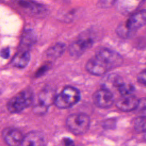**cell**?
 <instances>
[{
    "mask_svg": "<svg viewBox=\"0 0 146 146\" xmlns=\"http://www.w3.org/2000/svg\"><path fill=\"white\" fill-rule=\"evenodd\" d=\"M30 60V54L29 50L19 48L11 60V64L15 67L24 68L28 65Z\"/></svg>",
    "mask_w": 146,
    "mask_h": 146,
    "instance_id": "obj_12",
    "label": "cell"
},
{
    "mask_svg": "<svg viewBox=\"0 0 146 146\" xmlns=\"http://www.w3.org/2000/svg\"><path fill=\"white\" fill-rule=\"evenodd\" d=\"M1 56L3 58H5V59L8 58L10 55V49L8 47L3 48L1 50Z\"/></svg>",
    "mask_w": 146,
    "mask_h": 146,
    "instance_id": "obj_20",
    "label": "cell"
},
{
    "mask_svg": "<svg viewBox=\"0 0 146 146\" xmlns=\"http://www.w3.org/2000/svg\"><path fill=\"white\" fill-rule=\"evenodd\" d=\"M18 3L22 8L26 10L27 13L33 14H40L44 9L40 4L33 1H21L18 2Z\"/></svg>",
    "mask_w": 146,
    "mask_h": 146,
    "instance_id": "obj_14",
    "label": "cell"
},
{
    "mask_svg": "<svg viewBox=\"0 0 146 146\" xmlns=\"http://www.w3.org/2000/svg\"><path fill=\"white\" fill-rule=\"evenodd\" d=\"M64 146H74V143L70 138H64L63 140Z\"/></svg>",
    "mask_w": 146,
    "mask_h": 146,
    "instance_id": "obj_22",
    "label": "cell"
},
{
    "mask_svg": "<svg viewBox=\"0 0 146 146\" xmlns=\"http://www.w3.org/2000/svg\"><path fill=\"white\" fill-rule=\"evenodd\" d=\"M94 104L100 108L110 107L114 102L112 92L106 88H102L95 92L92 96Z\"/></svg>",
    "mask_w": 146,
    "mask_h": 146,
    "instance_id": "obj_7",
    "label": "cell"
},
{
    "mask_svg": "<svg viewBox=\"0 0 146 146\" xmlns=\"http://www.w3.org/2000/svg\"><path fill=\"white\" fill-rule=\"evenodd\" d=\"M94 41L91 38H81L72 42L69 46L70 54L72 56L82 55L93 44Z\"/></svg>",
    "mask_w": 146,
    "mask_h": 146,
    "instance_id": "obj_8",
    "label": "cell"
},
{
    "mask_svg": "<svg viewBox=\"0 0 146 146\" xmlns=\"http://www.w3.org/2000/svg\"><path fill=\"white\" fill-rule=\"evenodd\" d=\"M115 125V121L113 120H108L104 121V127L105 128H111L112 127H113Z\"/></svg>",
    "mask_w": 146,
    "mask_h": 146,
    "instance_id": "obj_21",
    "label": "cell"
},
{
    "mask_svg": "<svg viewBox=\"0 0 146 146\" xmlns=\"http://www.w3.org/2000/svg\"><path fill=\"white\" fill-rule=\"evenodd\" d=\"M123 61V58L117 52L103 48L88 59L86 64V69L92 75L100 76L119 67Z\"/></svg>",
    "mask_w": 146,
    "mask_h": 146,
    "instance_id": "obj_1",
    "label": "cell"
},
{
    "mask_svg": "<svg viewBox=\"0 0 146 146\" xmlns=\"http://www.w3.org/2000/svg\"><path fill=\"white\" fill-rule=\"evenodd\" d=\"M90 123L89 116L83 113L71 114L66 120V124L68 129L76 135L86 133L90 128Z\"/></svg>",
    "mask_w": 146,
    "mask_h": 146,
    "instance_id": "obj_4",
    "label": "cell"
},
{
    "mask_svg": "<svg viewBox=\"0 0 146 146\" xmlns=\"http://www.w3.org/2000/svg\"><path fill=\"white\" fill-rule=\"evenodd\" d=\"M56 95L54 90L50 87L42 89L38 95L37 103L33 107L34 112L40 115L45 113L48 108L54 104Z\"/></svg>",
    "mask_w": 146,
    "mask_h": 146,
    "instance_id": "obj_5",
    "label": "cell"
},
{
    "mask_svg": "<svg viewBox=\"0 0 146 146\" xmlns=\"http://www.w3.org/2000/svg\"><path fill=\"white\" fill-rule=\"evenodd\" d=\"M33 101V92L31 89L27 88L20 91L8 101L7 108L11 113H19L29 107Z\"/></svg>",
    "mask_w": 146,
    "mask_h": 146,
    "instance_id": "obj_2",
    "label": "cell"
},
{
    "mask_svg": "<svg viewBox=\"0 0 146 146\" xmlns=\"http://www.w3.org/2000/svg\"><path fill=\"white\" fill-rule=\"evenodd\" d=\"M145 24L146 10H141L132 14L125 23L121 25L131 35Z\"/></svg>",
    "mask_w": 146,
    "mask_h": 146,
    "instance_id": "obj_6",
    "label": "cell"
},
{
    "mask_svg": "<svg viewBox=\"0 0 146 146\" xmlns=\"http://www.w3.org/2000/svg\"><path fill=\"white\" fill-rule=\"evenodd\" d=\"M36 36L35 33L31 29H27L23 33L19 48L29 50V48L36 42Z\"/></svg>",
    "mask_w": 146,
    "mask_h": 146,
    "instance_id": "obj_13",
    "label": "cell"
},
{
    "mask_svg": "<svg viewBox=\"0 0 146 146\" xmlns=\"http://www.w3.org/2000/svg\"><path fill=\"white\" fill-rule=\"evenodd\" d=\"M50 67V64H46L42 66L36 71V72L35 74L36 76L39 77V76H40L43 75L45 72H46L47 71V70L49 69Z\"/></svg>",
    "mask_w": 146,
    "mask_h": 146,
    "instance_id": "obj_19",
    "label": "cell"
},
{
    "mask_svg": "<svg viewBox=\"0 0 146 146\" xmlns=\"http://www.w3.org/2000/svg\"><path fill=\"white\" fill-rule=\"evenodd\" d=\"M66 46L64 43L59 42L50 47L46 51V55L50 58H56L60 56L65 51Z\"/></svg>",
    "mask_w": 146,
    "mask_h": 146,
    "instance_id": "obj_15",
    "label": "cell"
},
{
    "mask_svg": "<svg viewBox=\"0 0 146 146\" xmlns=\"http://www.w3.org/2000/svg\"><path fill=\"white\" fill-rule=\"evenodd\" d=\"M3 136L9 146H20L22 145L24 136L17 128L9 127L3 130Z\"/></svg>",
    "mask_w": 146,
    "mask_h": 146,
    "instance_id": "obj_10",
    "label": "cell"
},
{
    "mask_svg": "<svg viewBox=\"0 0 146 146\" xmlns=\"http://www.w3.org/2000/svg\"><path fill=\"white\" fill-rule=\"evenodd\" d=\"M135 90V87L131 84L124 83L119 89L118 92L121 96L131 95L132 92Z\"/></svg>",
    "mask_w": 146,
    "mask_h": 146,
    "instance_id": "obj_17",
    "label": "cell"
},
{
    "mask_svg": "<svg viewBox=\"0 0 146 146\" xmlns=\"http://www.w3.org/2000/svg\"><path fill=\"white\" fill-rule=\"evenodd\" d=\"M80 92L76 87L67 86L55 96L54 104L59 108L66 109L77 104L80 100Z\"/></svg>",
    "mask_w": 146,
    "mask_h": 146,
    "instance_id": "obj_3",
    "label": "cell"
},
{
    "mask_svg": "<svg viewBox=\"0 0 146 146\" xmlns=\"http://www.w3.org/2000/svg\"><path fill=\"white\" fill-rule=\"evenodd\" d=\"M133 127L138 132H146V116H141L136 117L134 120Z\"/></svg>",
    "mask_w": 146,
    "mask_h": 146,
    "instance_id": "obj_16",
    "label": "cell"
},
{
    "mask_svg": "<svg viewBox=\"0 0 146 146\" xmlns=\"http://www.w3.org/2000/svg\"><path fill=\"white\" fill-rule=\"evenodd\" d=\"M140 100L134 95H127L121 96L115 103L116 107L120 111L129 112L139 107Z\"/></svg>",
    "mask_w": 146,
    "mask_h": 146,
    "instance_id": "obj_9",
    "label": "cell"
},
{
    "mask_svg": "<svg viewBox=\"0 0 146 146\" xmlns=\"http://www.w3.org/2000/svg\"><path fill=\"white\" fill-rule=\"evenodd\" d=\"M22 146H44L43 135L38 131H31L24 136Z\"/></svg>",
    "mask_w": 146,
    "mask_h": 146,
    "instance_id": "obj_11",
    "label": "cell"
},
{
    "mask_svg": "<svg viewBox=\"0 0 146 146\" xmlns=\"http://www.w3.org/2000/svg\"><path fill=\"white\" fill-rule=\"evenodd\" d=\"M137 81L146 86V70H144L140 72L137 76Z\"/></svg>",
    "mask_w": 146,
    "mask_h": 146,
    "instance_id": "obj_18",
    "label": "cell"
}]
</instances>
